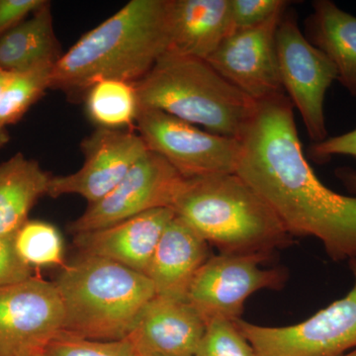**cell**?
I'll return each mask as SVG.
<instances>
[{
	"mask_svg": "<svg viewBox=\"0 0 356 356\" xmlns=\"http://www.w3.org/2000/svg\"><path fill=\"white\" fill-rule=\"evenodd\" d=\"M33 276V268L21 261L14 248L13 236H0V288Z\"/></svg>",
	"mask_w": 356,
	"mask_h": 356,
	"instance_id": "4316f807",
	"label": "cell"
},
{
	"mask_svg": "<svg viewBox=\"0 0 356 356\" xmlns=\"http://www.w3.org/2000/svg\"><path fill=\"white\" fill-rule=\"evenodd\" d=\"M341 356H356V350L350 351V353H346V355Z\"/></svg>",
	"mask_w": 356,
	"mask_h": 356,
	"instance_id": "836d02e7",
	"label": "cell"
},
{
	"mask_svg": "<svg viewBox=\"0 0 356 356\" xmlns=\"http://www.w3.org/2000/svg\"><path fill=\"white\" fill-rule=\"evenodd\" d=\"M136 130L149 151L163 156L185 179L236 173L241 140L201 130L159 110L140 107Z\"/></svg>",
	"mask_w": 356,
	"mask_h": 356,
	"instance_id": "52a82bcc",
	"label": "cell"
},
{
	"mask_svg": "<svg viewBox=\"0 0 356 356\" xmlns=\"http://www.w3.org/2000/svg\"><path fill=\"white\" fill-rule=\"evenodd\" d=\"M353 286L298 324L266 327L235 321L257 356H341L356 350V259L348 261Z\"/></svg>",
	"mask_w": 356,
	"mask_h": 356,
	"instance_id": "8992f818",
	"label": "cell"
},
{
	"mask_svg": "<svg viewBox=\"0 0 356 356\" xmlns=\"http://www.w3.org/2000/svg\"><path fill=\"white\" fill-rule=\"evenodd\" d=\"M195 356H257L235 321L214 318L207 323Z\"/></svg>",
	"mask_w": 356,
	"mask_h": 356,
	"instance_id": "cb8c5ba5",
	"label": "cell"
},
{
	"mask_svg": "<svg viewBox=\"0 0 356 356\" xmlns=\"http://www.w3.org/2000/svg\"><path fill=\"white\" fill-rule=\"evenodd\" d=\"M16 254L30 267H65L64 241L48 222L27 221L13 236Z\"/></svg>",
	"mask_w": 356,
	"mask_h": 356,
	"instance_id": "603a6c76",
	"label": "cell"
},
{
	"mask_svg": "<svg viewBox=\"0 0 356 356\" xmlns=\"http://www.w3.org/2000/svg\"><path fill=\"white\" fill-rule=\"evenodd\" d=\"M135 86L140 107L165 112L236 140L242 138L257 106L209 63L168 53Z\"/></svg>",
	"mask_w": 356,
	"mask_h": 356,
	"instance_id": "5b68a950",
	"label": "cell"
},
{
	"mask_svg": "<svg viewBox=\"0 0 356 356\" xmlns=\"http://www.w3.org/2000/svg\"><path fill=\"white\" fill-rule=\"evenodd\" d=\"M172 209L220 254L271 255L291 238L268 204L236 173L185 179Z\"/></svg>",
	"mask_w": 356,
	"mask_h": 356,
	"instance_id": "3957f363",
	"label": "cell"
},
{
	"mask_svg": "<svg viewBox=\"0 0 356 356\" xmlns=\"http://www.w3.org/2000/svg\"><path fill=\"white\" fill-rule=\"evenodd\" d=\"M54 67L55 63H47L13 74L0 96V128L17 123L51 88Z\"/></svg>",
	"mask_w": 356,
	"mask_h": 356,
	"instance_id": "7402d4cb",
	"label": "cell"
},
{
	"mask_svg": "<svg viewBox=\"0 0 356 356\" xmlns=\"http://www.w3.org/2000/svg\"><path fill=\"white\" fill-rule=\"evenodd\" d=\"M276 51L283 89L298 110L313 144L327 139L325 99L337 81L331 60L302 34L297 18L285 11L276 31Z\"/></svg>",
	"mask_w": 356,
	"mask_h": 356,
	"instance_id": "ba28073f",
	"label": "cell"
},
{
	"mask_svg": "<svg viewBox=\"0 0 356 356\" xmlns=\"http://www.w3.org/2000/svg\"><path fill=\"white\" fill-rule=\"evenodd\" d=\"M168 0H132L58 58L51 88L70 96L104 79L137 83L168 47Z\"/></svg>",
	"mask_w": 356,
	"mask_h": 356,
	"instance_id": "7a4b0ae2",
	"label": "cell"
},
{
	"mask_svg": "<svg viewBox=\"0 0 356 356\" xmlns=\"http://www.w3.org/2000/svg\"><path fill=\"white\" fill-rule=\"evenodd\" d=\"M89 118L99 128L135 129L140 104L135 83L104 79L86 93Z\"/></svg>",
	"mask_w": 356,
	"mask_h": 356,
	"instance_id": "44dd1931",
	"label": "cell"
},
{
	"mask_svg": "<svg viewBox=\"0 0 356 356\" xmlns=\"http://www.w3.org/2000/svg\"><path fill=\"white\" fill-rule=\"evenodd\" d=\"M289 3L284 0H231V34L266 22L286 10Z\"/></svg>",
	"mask_w": 356,
	"mask_h": 356,
	"instance_id": "484cf974",
	"label": "cell"
},
{
	"mask_svg": "<svg viewBox=\"0 0 356 356\" xmlns=\"http://www.w3.org/2000/svg\"><path fill=\"white\" fill-rule=\"evenodd\" d=\"M13 76V72H6V70H0V96L2 95V91L6 88V84L10 81L11 76Z\"/></svg>",
	"mask_w": 356,
	"mask_h": 356,
	"instance_id": "4dcf8cb0",
	"label": "cell"
},
{
	"mask_svg": "<svg viewBox=\"0 0 356 356\" xmlns=\"http://www.w3.org/2000/svg\"><path fill=\"white\" fill-rule=\"evenodd\" d=\"M286 95L257 102L236 173L290 236H313L334 261L356 259V196L325 186L307 161Z\"/></svg>",
	"mask_w": 356,
	"mask_h": 356,
	"instance_id": "6da1fadb",
	"label": "cell"
},
{
	"mask_svg": "<svg viewBox=\"0 0 356 356\" xmlns=\"http://www.w3.org/2000/svg\"><path fill=\"white\" fill-rule=\"evenodd\" d=\"M54 283L64 306L63 332L95 341L127 339L156 296L145 274L83 254L65 264Z\"/></svg>",
	"mask_w": 356,
	"mask_h": 356,
	"instance_id": "277c9868",
	"label": "cell"
},
{
	"mask_svg": "<svg viewBox=\"0 0 356 356\" xmlns=\"http://www.w3.org/2000/svg\"><path fill=\"white\" fill-rule=\"evenodd\" d=\"M313 9L307 19L308 40L331 60L337 81L356 96V16L331 0L314 1Z\"/></svg>",
	"mask_w": 356,
	"mask_h": 356,
	"instance_id": "ac0fdd59",
	"label": "cell"
},
{
	"mask_svg": "<svg viewBox=\"0 0 356 356\" xmlns=\"http://www.w3.org/2000/svg\"><path fill=\"white\" fill-rule=\"evenodd\" d=\"M337 175L346 185V188L356 196V170L353 168H339Z\"/></svg>",
	"mask_w": 356,
	"mask_h": 356,
	"instance_id": "f546056e",
	"label": "cell"
},
{
	"mask_svg": "<svg viewBox=\"0 0 356 356\" xmlns=\"http://www.w3.org/2000/svg\"><path fill=\"white\" fill-rule=\"evenodd\" d=\"M231 34V0H168L165 53L207 60Z\"/></svg>",
	"mask_w": 356,
	"mask_h": 356,
	"instance_id": "2e32d148",
	"label": "cell"
},
{
	"mask_svg": "<svg viewBox=\"0 0 356 356\" xmlns=\"http://www.w3.org/2000/svg\"><path fill=\"white\" fill-rule=\"evenodd\" d=\"M210 257L209 243L175 215L163 231L146 275L156 295L187 300L192 281Z\"/></svg>",
	"mask_w": 356,
	"mask_h": 356,
	"instance_id": "e0dca14e",
	"label": "cell"
},
{
	"mask_svg": "<svg viewBox=\"0 0 356 356\" xmlns=\"http://www.w3.org/2000/svg\"><path fill=\"white\" fill-rule=\"evenodd\" d=\"M310 156L316 161H322L332 156H350L356 159V129L312 145Z\"/></svg>",
	"mask_w": 356,
	"mask_h": 356,
	"instance_id": "f1b7e54d",
	"label": "cell"
},
{
	"mask_svg": "<svg viewBox=\"0 0 356 356\" xmlns=\"http://www.w3.org/2000/svg\"><path fill=\"white\" fill-rule=\"evenodd\" d=\"M269 254L212 255L192 281L187 301L206 323L214 318L240 320L245 301L264 289L284 286V269L264 268Z\"/></svg>",
	"mask_w": 356,
	"mask_h": 356,
	"instance_id": "9c48e42d",
	"label": "cell"
},
{
	"mask_svg": "<svg viewBox=\"0 0 356 356\" xmlns=\"http://www.w3.org/2000/svg\"><path fill=\"white\" fill-rule=\"evenodd\" d=\"M285 11L257 27L232 33L206 60L255 102L286 95L276 51V31Z\"/></svg>",
	"mask_w": 356,
	"mask_h": 356,
	"instance_id": "4fadbf2b",
	"label": "cell"
},
{
	"mask_svg": "<svg viewBox=\"0 0 356 356\" xmlns=\"http://www.w3.org/2000/svg\"><path fill=\"white\" fill-rule=\"evenodd\" d=\"M62 57L50 2L0 38V70L21 72Z\"/></svg>",
	"mask_w": 356,
	"mask_h": 356,
	"instance_id": "ffe728a7",
	"label": "cell"
},
{
	"mask_svg": "<svg viewBox=\"0 0 356 356\" xmlns=\"http://www.w3.org/2000/svg\"><path fill=\"white\" fill-rule=\"evenodd\" d=\"M8 140L9 135L6 128H0V149L6 146Z\"/></svg>",
	"mask_w": 356,
	"mask_h": 356,
	"instance_id": "1f68e13d",
	"label": "cell"
},
{
	"mask_svg": "<svg viewBox=\"0 0 356 356\" xmlns=\"http://www.w3.org/2000/svg\"><path fill=\"white\" fill-rule=\"evenodd\" d=\"M184 180L163 156L149 151L113 191L70 222V231L86 233L149 211L172 208Z\"/></svg>",
	"mask_w": 356,
	"mask_h": 356,
	"instance_id": "8fae6325",
	"label": "cell"
},
{
	"mask_svg": "<svg viewBox=\"0 0 356 356\" xmlns=\"http://www.w3.org/2000/svg\"><path fill=\"white\" fill-rule=\"evenodd\" d=\"M47 356H138L127 339L95 341L62 332L44 350Z\"/></svg>",
	"mask_w": 356,
	"mask_h": 356,
	"instance_id": "d4e9b609",
	"label": "cell"
},
{
	"mask_svg": "<svg viewBox=\"0 0 356 356\" xmlns=\"http://www.w3.org/2000/svg\"><path fill=\"white\" fill-rule=\"evenodd\" d=\"M64 320L55 283L33 275L0 288V356L44 351L63 332Z\"/></svg>",
	"mask_w": 356,
	"mask_h": 356,
	"instance_id": "30bf717a",
	"label": "cell"
},
{
	"mask_svg": "<svg viewBox=\"0 0 356 356\" xmlns=\"http://www.w3.org/2000/svg\"><path fill=\"white\" fill-rule=\"evenodd\" d=\"M206 325L187 300L156 295L126 339L138 356H195Z\"/></svg>",
	"mask_w": 356,
	"mask_h": 356,
	"instance_id": "5bb4252c",
	"label": "cell"
},
{
	"mask_svg": "<svg viewBox=\"0 0 356 356\" xmlns=\"http://www.w3.org/2000/svg\"><path fill=\"white\" fill-rule=\"evenodd\" d=\"M25 356H47V355L44 351H38V353H30V355Z\"/></svg>",
	"mask_w": 356,
	"mask_h": 356,
	"instance_id": "d6a6232c",
	"label": "cell"
},
{
	"mask_svg": "<svg viewBox=\"0 0 356 356\" xmlns=\"http://www.w3.org/2000/svg\"><path fill=\"white\" fill-rule=\"evenodd\" d=\"M175 215L172 208H159L105 228L76 234L74 243L79 254L108 259L146 275Z\"/></svg>",
	"mask_w": 356,
	"mask_h": 356,
	"instance_id": "9a60e30c",
	"label": "cell"
},
{
	"mask_svg": "<svg viewBox=\"0 0 356 356\" xmlns=\"http://www.w3.org/2000/svg\"><path fill=\"white\" fill-rule=\"evenodd\" d=\"M51 179L38 161L18 153L0 165V236H13L33 206L48 195Z\"/></svg>",
	"mask_w": 356,
	"mask_h": 356,
	"instance_id": "d6986e66",
	"label": "cell"
},
{
	"mask_svg": "<svg viewBox=\"0 0 356 356\" xmlns=\"http://www.w3.org/2000/svg\"><path fill=\"white\" fill-rule=\"evenodd\" d=\"M46 0H0V38L27 19Z\"/></svg>",
	"mask_w": 356,
	"mask_h": 356,
	"instance_id": "83f0119b",
	"label": "cell"
},
{
	"mask_svg": "<svg viewBox=\"0 0 356 356\" xmlns=\"http://www.w3.org/2000/svg\"><path fill=\"white\" fill-rule=\"evenodd\" d=\"M83 165L76 172L51 177L48 196L79 195L88 205L102 200L149 152L133 129L98 128L81 142Z\"/></svg>",
	"mask_w": 356,
	"mask_h": 356,
	"instance_id": "7c38bea8",
	"label": "cell"
}]
</instances>
